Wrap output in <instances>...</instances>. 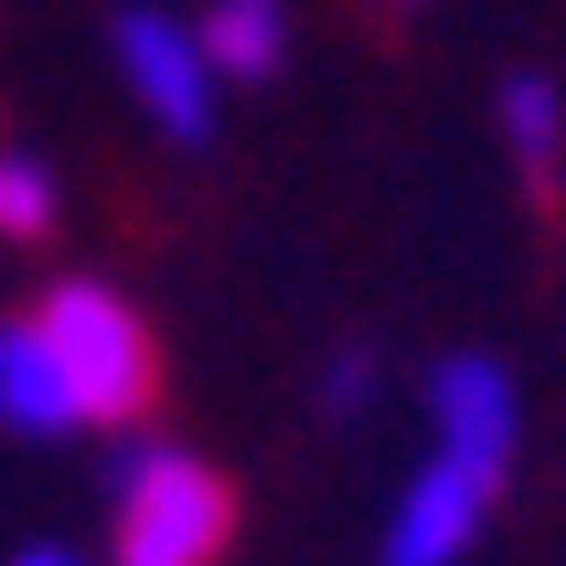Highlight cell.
Masks as SVG:
<instances>
[{
	"label": "cell",
	"mask_w": 566,
	"mask_h": 566,
	"mask_svg": "<svg viewBox=\"0 0 566 566\" xmlns=\"http://www.w3.org/2000/svg\"><path fill=\"white\" fill-rule=\"evenodd\" d=\"M22 321H32V343H43V364H54L75 428H139L160 407V332H150V311L128 289L54 279L43 300H22Z\"/></svg>",
	"instance_id": "6da1fadb"
},
{
	"label": "cell",
	"mask_w": 566,
	"mask_h": 566,
	"mask_svg": "<svg viewBox=\"0 0 566 566\" xmlns=\"http://www.w3.org/2000/svg\"><path fill=\"white\" fill-rule=\"evenodd\" d=\"M235 481L182 439H139L107 471V566H224Z\"/></svg>",
	"instance_id": "7a4b0ae2"
},
{
	"label": "cell",
	"mask_w": 566,
	"mask_h": 566,
	"mask_svg": "<svg viewBox=\"0 0 566 566\" xmlns=\"http://www.w3.org/2000/svg\"><path fill=\"white\" fill-rule=\"evenodd\" d=\"M513 481V449H460V439H428L396 503H385V535H375V566H460L481 535H492V503Z\"/></svg>",
	"instance_id": "3957f363"
},
{
	"label": "cell",
	"mask_w": 566,
	"mask_h": 566,
	"mask_svg": "<svg viewBox=\"0 0 566 566\" xmlns=\"http://www.w3.org/2000/svg\"><path fill=\"white\" fill-rule=\"evenodd\" d=\"M107 54H118L128 96H139V118H150L160 139H182V150H203V139H214L224 75H214V54H203V32H192V11L128 0L118 22H107Z\"/></svg>",
	"instance_id": "277c9868"
},
{
	"label": "cell",
	"mask_w": 566,
	"mask_h": 566,
	"mask_svg": "<svg viewBox=\"0 0 566 566\" xmlns=\"http://www.w3.org/2000/svg\"><path fill=\"white\" fill-rule=\"evenodd\" d=\"M428 439L460 449H524V385L492 364V353H449L428 375Z\"/></svg>",
	"instance_id": "5b68a950"
},
{
	"label": "cell",
	"mask_w": 566,
	"mask_h": 566,
	"mask_svg": "<svg viewBox=\"0 0 566 566\" xmlns=\"http://www.w3.org/2000/svg\"><path fill=\"white\" fill-rule=\"evenodd\" d=\"M492 118H503V150H513V182L535 192V203H556V182H566V96H556V75H503V96H492Z\"/></svg>",
	"instance_id": "8992f818"
},
{
	"label": "cell",
	"mask_w": 566,
	"mask_h": 566,
	"mask_svg": "<svg viewBox=\"0 0 566 566\" xmlns=\"http://www.w3.org/2000/svg\"><path fill=\"white\" fill-rule=\"evenodd\" d=\"M192 32L224 86H268L289 64V0H214V11H192Z\"/></svg>",
	"instance_id": "52a82bcc"
},
{
	"label": "cell",
	"mask_w": 566,
	"mask_h": 566,
	"mask_svg": "<svg viewBox=\"0 0 566 566\" xmlns=\"http://www.w3.org/2000/svg\"><path fill=\"white\" fill-rule=\"evenodd\" d=\"M0 428H22V439H75V407H64L54 364L32 343V321L11 311L0 321Z\"/></svg>",
	"instance_id": "ba28073f"
},
{
	"label": "cell",
	"mask_w": 566,
	"mask_h": 566,
	"mask_svg": "<svg viewBox=\"0 0 566 566\" xmlns=\"http://www.w3.org/2000/svg\"><path fill=\"white\" fill-rule=\"evenodd\" d=\"M64 214V192H54V160H32V150H0V235L11 247H43Z\"/></svg>",
	"instance_id": "9c48e42d"
},
{
	"label": "cell",
	"mask_w": 566,
	"mask_h": 566,
	"mask_svg": "<svg viewBox=\"0 0 566 566\" xmlns=\"http://www.w3.org/2000/svg\"><path fill=\"white\" fill-rule=\"evenodd\" d=\"M321 407H332V417H364V407H375V353H343V364L321 375Z\"/></svg>",
	"instance_id": "30bf717a"
},
{
	"label": "cell",
	"mask_w": 566,
	"mask_h": 566,
	"mask_svg": "<svg viewBox=\"0 0 566 566\" xmlns=\"http://www.w3.org/2000/svg\"><path fill=\"white\" fill-rule=\"evenodd\" d=\"M11 566H86V556H64V545H22Z\"/></svg>",
	"instance_id": "8fae6325"
},
{
	"label": "cell",
	"mask_w": 566,
	"mask_h": 566,
	"mask_svg": "<svg viewBox=\"0 0 566 566\" xmlns=\"http://www.w3.org/2000/svg\"><path fill=\"white\" fill-rule=\"evenodd\" d=\"M385 11H428V0H385Z\"/></svg>",
	"instance_id": "7c38bea8"
}]
</instances>
